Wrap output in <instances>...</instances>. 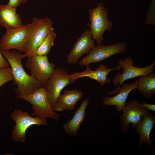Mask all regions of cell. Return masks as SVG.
I'll return each instance as SVG.
<instances>
[{
    "instance_id": "cell-1",
    "label": "cell",
    "mask_w": 155,
    "mask_h": 155,
    "mask_svg": "<svg viewBox=\"0 0 155 155\" xmlns=\"http://www.w3.org/2000/svg\"><path fill=\"white\" fill-rule=\"evenodd\" d=\"M1 52L8 62L11 67L14 84L17 86L15 92L17 96L24 93H32L42 86L40 83L24 70L22 63L23 54L15 49L11 51L0 49Z\"/></svg>"
},
{
    "instance_id": "cell-2",
    "label": "cell",
    "mask_w": 155,
    "mask_h": 155,
    "mask_svg": "<svg viewBox=\"0 0 155 155\" xmlns=\"http://www.w3.org/2000/svg\"><path fill=\"white\" fill-rule=\"evenodd\" d=\"M16 97L26 100L32 104V116H37L43 119L49 118L59 121L60 114L56 113L50 103L44 86L38 88L31 94L22 93Z\"/></svg>"
},
{
    "instance_id": "cell-3",
    "label": "cell",
    "mask_w": 155,
    "mask_h": 155,
    "mask_svg": "<svg viewBox=\"0 0 155 155\" xmlns=\"http://www.w3.org/2000/svg\"><path fill=\"white\" fill-rule=\"evenodd\" d=\"M133 61L130 56L123 59H120L118 61L120 69H122L121 73L116 74L113 78L112 82L117 87L115 90L105 92L109 95L114 94L125 81L132 78L140 76H146L154 72L155 65V60L150 65L145 67H139L134 66Z\"/></svg>"
},
{
    "instance_id": "cell-4",
    "label": "cell",
    "mask_w": 155,
    "mask_h": 155,
    "mask_svg": "<svg viewBox=\"0 0 155 155\" xmlns=\"http://www.w3.org/2000/svg\"><path fill=\"white\" fill-rule=\"evenodd\" d=\"M53 23L52 20L47 17L41 19L33 18L30 24L26 51L23 54L22 58L34 55L53 28Z\"/></svg>"
},
{
    "instance_id": "cell-5",
    "label": "cell",
    "mask_w": 155,
    "mask_h": 155,
    "mask_svg": "<svg viewBox=\"0 0 155 155\" xmlns=\"http://www.w3.org/2000/svg\"><path fill=\"white\" fill-rule=\"evenodd\" d=\"M88 11L90 23L86 25L90 28L93 40H96L97 44H101L104 33L106 30L110 31L113 25V22L107 18L109 9L100 2L96 7L90 9Z\"/></svg>"
},
{
    "instance_id": "cell-6",
    "label": "cell",
    "mask_w": 155,
    "mask_h": 155,
    "mask_svg": "<svg viewBox=\"0 0 155 155\" xmlns=\"http://www.w3.org/2000/svg\"><path fill=\"white\" fill-rule=\"evenodd\" d=\"M11 118L15 123L11 133V137L13 140L18 142H25L26 131L32 125H48L46 119L33 117L28 112L18 109L15 110L12 113Z\"/></svg>"
},
{
    "instance_id": "cell-7",
    "label": "cell",
    "mask_w": 155,
    "mask_h": 155,
    "mask_svg": "<svg viewBox=\"0 0 155 155\" xmlns=\"http://www.w3.org/2000/svg\"><path fill=\"white\" fill-rule=\"evenodd\" d=\"M128 48L126 42H121L110 45L98 44L92 49L90 53L79 61L80 67L89 65L105 60L115 55L125 52Z\"/></svg>"
},
{
    "instance_id": "cell-8",
    "label": "cell",
    "mask_w": 155,
    "mask_h": 155,
    "mask_svg": "<svg viewBox=\"0 0 155 155\" xmlns=\"http://www.w3.org/2000/svg\"><path fill=\"white\" fill-rule=\"evenodd\" d=\"M30 24L6 30L0 41V49L5 50L16 49L25 53L29 34Z\"/></svg>"
},
{
    "instance_id": "cell-9",
    "label": "cell",
    "mask_w": 155,
    "mask_h": 155,
    "mask_svg": "<svg viewBox=\"0 0 155 155\" xmlns=\"http://www.w3.org/2000/svg\"><path fill=\"white\" fill-rule=\"evenodd\" d=\"M26 67L30 70V73L43 86L47 80L54 73L55 65L50 63L47 55H34L27 57Z\"/></svg>"
},
{
    "instance_id": "cell-10",
    "label": "cell",
    "mask_w": 155,
    "mask_h": 155,
    "mask_svg": "<svg viewBox=\"0 0 155 155\" xmlns=\"http://www.w3.org/2000/svg\"><path fill=\"white\" fill-rule=\"evenodd\" d=\"M69 75L66 68H57L44 84L43 86L49 100L52 106L62 90L66 86L72 84Z\"/></svg>"
},
{
    "instance_id": "cell-11",
    "label": "cell",
    "mask_w": 155,
    "mask_h": 155,
    "mask_svg": "<svg viewBox=\"0 0 155 155\" xmlns=\"http://www.w3.org/2000/svg\"><path fill=\"white\" fill-rule=\"evenodd\" d=\"M121 111L123 114L120 117V122L122 130L125 133L129 129L130 123L132 127L135 128L142 121L144 115L150 112L136 99L126 102Z\"/></svg>"
},
{
    "instance_id": "cell-12",
    "label": "cell",
    "mask_w": 155,
    "mask_h": 155,
    "mask_svg": "<svg viewBox=\"0 0 155 155\" xmlns=\"http://www.w3.org/2000/svg\"><path fill=\"white\" fill-rule=\"evenodd\" d=\"M92 35L90 30L86 29L74 44L67 55V63L69 64H76L83 55H88L95 46Z\"/></svg>"
},
{
    "instance_id": "cell-13",
    "label": "cell",
    "mask_w": 155,
    "mask_h": 155,
    "mask_svg": "<svg viewBox=\"0 0 155 155\" xmlns=\"http://www.w3.org/2000/svg\"><path fill=\"white\" fill-rule=\"evenodd\" d=\"M86 67V69L83 71L75 72L69 75L72 84L78 79L87 77L96 80L104 87L106 84H109L112 82L111 79L107 77L109 73L114 70H120L118 66L113 68H109L106 64H100L95 70H91L89 65Z\"/></svg>"
},
{
    "instance_id": "cell-14",
    "label": "cell",
    "mask_w": 155,
    "mask_h": 155,
    "mask_svg": "<svg viewBox=\"0 0 155 155\" xmlns=\"http://www.w3.org/2000/svg\"><path fill=\"white\" fill-rule=\"evenodd\" d=\"M138 82V79L131 84L123 83L116 92H119L118 94L112 97L102 98V106H115L117 113H119L125 106L130 92L134 89H137Z\"/></svg>"
},
{
    "instance_id": "cell-15",
    "label": "cell",
    "mask_w": 155,
    "mask_h": 155,
    "mask_svg": "<svg viewBox=\"0 0 155 155\" xmlns=\"http://www.w3.org/2000/svg\"><path fill=\"white\" fill-rule=\"evenodd\" d=\"M89 102L87 98L84 100L72 118L63 125V131L67 135L73 137L77 136L81 125L84 120L86 114V110Z\"/></svg>"
},
{
    "instance_id": "cell-16",
    "label": "cell",
    "mask_w": 155,
    "mask_h": 155,
    "mask_svg": "<svg viewBox=\"0 0 155 155\" xmlns=\"http://www.w3.org/2000/svg\"><path fill=\"white\" fill-rule=\"evenodd\" d=\"M83 95V92L80 90H65L58 98L53 106V108L55 111H71Z\"/></svg>"
},
{
    "instance_id": "cell-17",
    "label": "cell",
    "mask_w": 155,
    "mask_h": 155,
    "mask_svg": "<svg viewBox=\"0 0 155 155\" xmlns=\"http://www.w3.org/2000/svg\"><path fill=\"white\" fill-rule=\"evenodd\" d=\"M16 9L7 4H0V25L6 30L23 25L20 15L16 12Z\"/></svg>"
},
{
    "instance_id": "cell-18",
    "label": "cell",
    "mask_w": 155,
    "mask_h": 155,
    "mask_svg": "<svg viewBox=\"0 0 155 155\" xmlns=\"http://www.w3.org/2000/svg\"><path fill=\"white\" fill-rule=\"evenodd\" d=\"M155 123V117L149 112L145 114L142 121L136 125L135 127L136 132L140 136L139 148L142 146L143 142L147 143L150 147L153 146L150 134Z\"/></svg>"
},
{
    "instance_id": "cell-19",
    "label": "cell",
    "mask_w": 155,
    "mask_h": 155,
    "mask_svg": "<svg viewBox=\"0 0 155 155\" xmlns=\"http://www.w3.org/2000/svg\"><path fill=\"white\" fill-rule=\"evenodd\" d=\"M137 89L146 98L149 99L155 93V73L139 77Z\"/></svg>"
},
{
    "instance_id": "cell-20",
    "label": "cell",
    "mask_w": 155,
    "mask_h": 155,
    "mask_svg": "<svg viewBox=\"0 0 155 155\" xmlns=\"http://www.w3.org/2000/svg\"><path fill=\"white\" fill-rule=\"evenodd\" d=\"M57 37L54 29L53 27L47 36L36 51L34 55H47L54 45V40Z\"/></svg>"
},
{
    "instance_id": "cell-21",
    "label": "cell",
    "mask_w": 155,
    "mask_h": 155,
    "mask_svg": "<svg viewBox=\"0 0 155 155\" xmlns=\"http://www.w3.org/2000/svg\"><path fill=\"white\" fill-rule=\"evenodd\" d=\"M13 80L10 66L0 68V87L5 83Z\"/></svg>"
},
{
    "instance_id": "cell-22",
    "label": "cell",
    "mask_w": 155,
    "mask_h": 155,
    "mask_svg": "<svg viewBox=\"0 0 155 155\" xmlns=\"http://www.w3.org/2000/svg\"><path fill=\"white\" fill-rule=\"evenodd\" d=\"M155 0H151L145 18L146 24L153 25L155 26Z\"/></svg>"
},
{
    "instance_id": "cell-23",
    "label": "cell",
    "mask_w": 155,
    "mask_h": 155,
    "mask_svg": "<svg viewBox=\"0 0 155 155\" xmlns=\"http://www.w3.org/2000/svg\"><path fill=\"white\" fill-rule=\"evenodd\" d=\"M28 0H9L7 4L13 7L17 8L22 3H26Z\"/></svg>"
},
{
    "instance_id": "cell-24",
    "label": "cell",
    "mask_w": 155,
    "mask_h": 155,
    "mask_svg": "<svg viewBox=\"0 0 155 155\" xmlns=\"http://www.w3.org/2000/svg\"><path fill=\"white\" fill-rule=\"evenodd\" d=\"M1 38L0 37V41ZM9 64L2 55L0 50V68L9 67Z\"/></svg>"
},
{
    "instance_id": "cell-25",
    "label": "cell",
    "mask_w": 155,
    "mask_h": 155,
    "mask_svg": "<svg viewBox=\"0 0 155 155\" xmlns=\"http://www.w3.org/2000/svg\"><path fill=\"white\" fill-rule=\"evenodd\" d=\"M142 106L148 110L155 112V105L154 104H148L143 102L142 103Z\"/></svg>"
}]
</instances>
